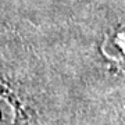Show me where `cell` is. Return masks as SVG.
I'll return each mask as SVG.
<instances>
[{"label": "cell", "instance_id": "1", "mask_svg": "<svg viewBox=\"0 0 125 125\" xmlns=\"http://www.w3.org/2000/svg\"><path fill=\"white\" fill-rule=\"evenodd\" d=\"M104 57L115 62L125 64V24L113 29L102 43Z\"/></svg>", "mask_w": 125, "mask_h": 125}]
</instances>
